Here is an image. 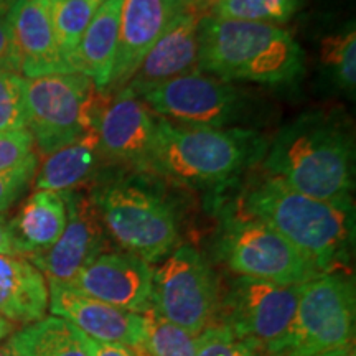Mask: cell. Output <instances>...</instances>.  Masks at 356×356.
<instances>
[{
    "mask_svg": "<svg viewBox=\"0 0 356 356\" xmlns=\"http://www.w3.org/2000/svg\"><path fill=\"white\" fill-rule=\"evenodd\" d=\"M198 70L225 81L289 84L304 71V51L279 25L204 15L198 26Z\"/></svg>",
    "mask_w": 356,
    "mask_h": 356,
    "instance_id": "277c9868",
    "label": "cell"
},
{
    "mask_svg": "<svg viewBox=\"0 0 356 356\" xmlns=\"http://www.w3.org/2000/svg\"><path fill=\"white\" fill-rule=\"evenodd\" d=\"M99 6V0H50L56 43L70 73H74L78 47Z\"/></svg>",
    "mask_w": 356,
    "mask_h": 356,
    "instance_id": "cb8c5ba5",
    "label": "cell"
},
{
    "mask_svg": "<svg viewBox=\"0 0 356 356\" xmlns=\"http://www.w3.org/2000/svg\"><path fill=\"white\" fill-rule=\"evenodd\" d=\"M17 2L19 0H0V19H6Z\"/></svg>",
    "mask_w": 356,
    "mask_h": 356,
    "instance_id": "e575fe53",
    "label": "cell"
},
{
    "mask_svg": "<svg viewBox=\"0 0 356 356\" xmlns=\"http://www.w3.org/2000/svg\"><path fill=\"white\" fill-rule=\"evenodd\" d=\"M144 315V340L140 351L145 356H195L198 335L163 318L154 309Z\"/></svg>",
    "mask_w": 356,
    "mask_h": 356,
    "instance_id": "484cf974",
    "label": "cell"
},
{
    "mask_svg": "<svg viewBox=\"0 0 356 356\" xmlns=\"http://www.w3.org/2000/svg\"><path fill=\"white\" fill-rule=\"evenodd\" d=\"M10 356H89L84 333L60 317H43L24 325L8 338Z\"/></svg>",
    "mask_w": 356,
    "mask_h": 356,
    "instance_id": "603a6c76",
    "label": "cell"
},
{
    "mask_svg": "<svg viewBox=\"0 0 356 356\" xmlns=\"http://www.w3.org/2000/svg\"><path fill=\"white\" fill-rule=\"evenodd\" d=\"M154 269L126 251L102 252L84 266L68 286L118 309L145 314L152 309Z\"/></svg>",
    "mask_w": 356,
    "mask_h": 356,
    "instance_id": "5bb4252c",
    "label": "cell"
},
{
    "mask_svg": "<svg viewBox=\"0 0 356 356\" xmlns=\"http://www.w3.org/2000/svg\"><path fill=\"white\" fill-rule=\"evenodd\" d=\"M68 220L58 241L47 251L29 256L48 280L68 284L84 266L104 252L106 229L89 197L78 191L61 193Z\"/></svg>",
    "mask_w": 356,
    "mask_h": 356,
    "instance_id": "4fadbf2b",
    "label": "cell"
},
{
    "mask_svg": "<svg viewBox=\"0 0 356 356\" xmlns=\"http://www.w3.org/2000/svg\"><path fill=\"white\" fill-rule=\"evenodd\" d=\"M195 356H266L243 338L236 337L226 325H210L198 335Z\"/></svg>",
    "mask_w": 356,
    "mask_h": 356,
    "instance_id": "f1b7e54d",
    "label": "cell"
},
{
    "mask_svg": "<svg viewBox=\"0 0 356 356\" xmlns=\"http://www.w3.org/2000/svg\"><path fill=\"white\" fill-rule=\"evenodd\" d=\"M12 332V323H8L7 320L0 318V341L6 340V338L10 335Z\"/></svg>",
    "mask_w": 356,
    "mask_h": 356,
    "instance_id": "d590c367",
    "label": "cell"
},
{
    "mask_svg": "<svg viewBox=\"0 0 356 356\" xmlns=\"http://www.w3.org/2000/svg\"><path fill=\"white\" fill-rule=\"evenodd\" d=\"M37 173V155L26 159L12 170L0 172V213L8 210L26 190Z\"/></svg>",
    "mask_w": 356,
    "mask_h": 356,
    "instance_id": "f546056e",
    "label": "cell"
},
{
    "mask_svg": "<svg viewBox=\"0 0 356 356\" xmlns=\"http://www.w3.org/2000/svg\"><path fill=\"white\" fill-rule=\"evenodd\" d=\"M299 299L300 286H280L238 275L218 305L221 325L266 356H279L291 335Z\"/></svg>",
    "mask_w": 356,
    "mask_h": 356,
    "instance_id": "9c48e42d",
    "label": "cell"
},
{
    "mask_svg": "<svg viewBox=\"0 0 356 356\" xmlns=\"http://www.w3.org/2000/svg\"><path fill=\"white\" fill-rule=\"evenodd\" d=\"M238 203L236 211L277 231L322 274L340 273L348 266L355 244L353 200L309 197L259 168L248 177Z\"/></svg>",
    "mask_w": 356,
    "mask_h": 356,
    "instance_id": "6da1fadb",
    "label": "cell"
},
{
    "mask_svg": "<svg viewBox=\"0 0 356 356\" xmlns=\"http://www.w3.org/2000/svg\"><path fill=\"white\" fill-rule=\"evenodd\" d=\"M355 284L343 273H325L300 286L291 335L279 356H322L353 343Z\"/></svg>",
    "mask_w": 356,
    "mask_h": 356,
    "instance_id": "ba28073f",
    "label": "cell"
},
{
    "mask_svg": "<svg viewBox=\"0 0 356 356\" xmlns=\"http://www.w3.org/2000/svg\"><path fill=\"white\" fill-rule=\"evenodd\" d=\"M267 144L252 129H195L157 118L147 173L177 185L222 190L259 165Z\"/></svg>",
    "mask_w": 356,
    "mask_h": 356,
    "instance_id": "3957f363",
    "label": "cell"
},
{
    "mask_svg": "<svg viewBox=\"0 0 356 356\" xmlns=\"http://www.w3.org/2000/svg\"><path fill=\"white\" fill-rule=\"evenodd\" d=\"M26 129L25 78L0 71V132Z\"/></svg>",
    "mask_w": 356,
    "mask_h": 356,
    "instance_id": "83f0119b",
    "label": "cell"
},
{
    "mask_svg": "<svg viewBox=\"0 0 356 356\" xmlns=\"http://www.w3.org/2000/svg\"><path fill=\"white\" fill-rule=\"evenodd\" d=\"M102 96L81 73L25 78L26 127L38 149L50 155L96 126Z\"/></svg>",
    "mask_w": 356,
    "mask_h": 356,
    "instance_id": "8992f818",
    "label": "cell"
},
{
    "mask_svg": "<svg viewBox=\"0 0 356 356\" xmlns=\"http://www.w3.org/2000/svg\"><path fill=\"white\" fill-rule=\"evenodd\" d=\"M159 118L195 129H225L241 121L246 96L234 86L203 71H191L167 81L129 86Z\"/></svg>",
    "mask_w": 356,
    "mask_h": 356,
    "instance_id": "30bf717a",
    "label": "cell"
},
{
    "mask_svg": "<svg viewBox=\"0 0 356 356\" xmlns=\"http://www.w3.org/2000/svg\"><path fill=\"white\" fill-rule=\"evenodd\" d=\"M68 213L61 193L37 190L25 200L10 229L19 256H33L47 251L63 233Z\"/></svg>",
    "mask_w": 356,
    "mask_h": 356,
    "instance_id": "44dd1931",
    "label": "cell"
},
{
    "mask_svg": "<svg viewBox=\"0 0 356 356\" xmlns=\"http://www.w3.org/2000/svg\"><path fill=\"white\" fill-rule=\"evenodd\" d=\"M190 6V0H122L118 53L106 95L127 86L147 51Z\"/></svg>",
    "mask_w": 356,
    "mask_h": 356,
    "instance_id": "9a60e30c",
    "label": "cell"
},
{
    "mask_svg": "<svg viewBox=\"0 0 356 356\" xmlns=\"http://www.w3.org/2000/svg\"><path fill=\"white\" fill-rule=\"evenodd\" d=\"M89 200L111 238L122 251L149 264L160 262L178 244L177 208L149 173L114 177L92 188Z\"/></svg>",
    "mask_w": 356,
    "mask_h": 356,
    "instance_id": "5b68a950",
    "label": "cell"
},
{
    "mask_svg": "<svg viewBox=\"0 0 356 356\" xmlns=\"http://www.w3.org/2000/svg\"><path fill=\"white\" fill-rule=\"evenodd\" d=\"M6 19L12 32L19 73L25 78L70 73L56 43L50 0H19Z\"/></svg>",
    "mask_w": 356,
    "mask_h": 356,
    "instance_id": "e0dca14e",
    "label": "cell"
},
{
    "mask_svg": "<svg viewBox=\"0 0 356 356\" xmlns=\"http://www.w3.org/2000/svg\"><path fill=\"white\" fill-rule=\"evenodd\" d=\"M0 356H10V355L7 353L6 348H0Z\"/></svg>",
    "mask_w": 356,
    "mask_h": 356,
    "instance_id": "f35d334b",
    "label": "cell"
},
{
    "mask_svg": "<svg viewBox=\"0 0 356 356\" xmlns=\"http://www.w3.org/2000/svg\"><path fill=\"white\" fill-rule=\"evenodd\" d=\"M0 71L19 73V61H17L12 32L7 19H0Z\"/></svg>",
    "mask_w": 356,
    "mask_h": 356,
    "instance_id": "1f68e13d",
    "label": "cell"
},
{
    "mask_svg": "<svg viewBox=\"0 0 356 356\" xmlns=\"http://www.w3.org/2000/svg\"><path fill=\"white\" fill-rule=\"evenodd\" d=\"M33 137L29 129L0 132V172L22 165L33 155Z\"/></svg>",
    "mask_w": 356,
    "mask_h": 356,
    "instance_id": "4dcf8cb0",
    "label": "cell"
},
{
    "mask_svg": "<svg viewBox=\"0 0 356 356\" xmlns=\"http://www.w3.org/2000/svg\"><path fill=\"white\" fill-rule=\"evenodd\" d=\"M203 15V7H186L147 51L127 86L162 83L198 71V26Z\"/></svg>",
    "mask_w": 356,
    "mask_h": 356,
    "instance_id": "ac0fdd59",
    "label": "cell"
},
{
    "mask_svg": "<svg viewBox=\"0 0 356 356\" xmlns=\"http://www.w3.org/2000/svg\"><path fill=\"white\" fill-rule=\"evenodd\" d=\"M216 251L222 264L239 277L302 286L322 274L304 252L277 231L236 210L222 218Z\"/></svg>",
    "mask_w": 356,
    "mask_h": 356,
    "instance_id": "52a82bcc",
    "label": "cell"
},
{
    "mask_svg": "<svg viewBox=\"0 0 356 356\" xmlns=\"http://www.w3.org/2000/svg\"><path fill=\"white\" fill-rule=\"evenodd\" d=\"M48 307L55 317L65 318L88 338L142 348L144 315L92 299L56 280H48Z\"/></svg>",
    "mask_w": 356,
    "mask_h": 356,
    "instance_id": "2e32d148",
    "label": "cell"
},
{
    "mask_svg": "<svg viewBox=\"0 0 356 356\" xmlns=\"http://www.w3.org/2000/svg\"><path fill=\"white\" fill-rule=\"evenodd\" d=\"M99 134L96 126L56 152L47 155L38 173H35V188L44 191H76L99 170L102 162Z\"/></svg>",
    "mask_w": 356,
    "mask_h": 356,
    "instance_id": "7402d4cb",
    "label": "cell"
},
{
    "mask_svg": "<svg viewBox=\"0 0 356 356\" xmlns=\"http://www.w3.org/2000/svg\"><path fill=\"white\" fill-rule=\"evenodd\" d=\"M328 356H356L355 343L345 346V348H341V350H338V351H333V353H330Z\"/></svg>",
    "mask_w": 356,
    "mask_h": 356,
    "instance_id": "8d00e7d4",
    "label": "cell"
},
{
    "mask_svg": "<svg viewBox=\"0 0 356 356\" xmlns=\"http://www.w3.org/2000/svg\"><path fill=\"white\" fill-rule=\"evenodd\" d=\"M99 2H101V3H102V2H106V0H99Z\"/></svg>",
    "mask_w": 356,
    "mask_h": 356,
    "instance_id": "ab89813d",
    "label": "cell"
},
{
    "mask_svg": "<svg viewBox=\"0 0 356 356\" xmlns=\"http://www.w3.org/2000/svg\"><path fill=\"white\" fill-rule=\"evenodd\" d=\"M259 168L309 197L353 200V131L340 114L309 111L275 134Z\"/></svg>",
    "mask_w": 356,
    "mask_h": 356,
    "instance_id": "7a4b0ae2",
    "label": "cell"
},
{
    "mask_svg": "<svg viewBox=\"0 0 356 356\" xmlns=\"http://www.w3.org/2000/svg\"><path fill=\"white\" fill-rule=\"evenodd\" d=\"M0 254L6 256H19L17 252L15 241H13L10 221L0 213Z\"/></svg>",
    "mask_w": 356,
    "mask_h": 356,
    "instance_id": "836d02e7",
    "label": "cell"
},
{
    "mask_svg": "<svg viewBox=\"0 0 356 356\" xmlns=\"http://www.w3.org/2000/svg\"><path fill=\"white\" fill-rule=\"evenodd\" d=\"M191 3H193V6H198V7H203L204 10H207V7L208 6H211L213 2H216V0H190Z\"/></svg>",
    "mask_w": 356,
    "mask_h": 356,
    "instance_id": "74e56055",
    "label": "cell"
},
{
    "mask_svg": "<svg viewBox=\"0 0 356 356\" xmlns=\"http://www.w3.org/2000/svg\"><path fill=\"white\" fill-rule=\"evenodd\" d=\"M323 63L330 70L337 86L353 92L356 86V33L351 25L345 32L327 38L322 47Z\"/></svg>",
    "mask_w": 356,
    "mask_h": 356,
    "instance_id": "4316f807",
    "label": "cell"
},
{
    "mask_svg": "<svg viewBox=\"0 0 356 356\" xmlns=\"http://www.w3.org/2000/svg\"><path fill=\"white\" fill-rule=\"evenodd\" d=\"M84 343H86L89 356H145L142 351L134 350L131 346L121 343H106V341H97L84 335Z\"/></svg>",
    "mask_w": 356,
    "mask_h": 356,
    "instance_id": "d6a6232c",
    "label": "cell"
},
{
    "mask_svg": "<svg viewBox=\"0 0 356 356\" xmlns=\"http://www.w3.org/2000/svg\"><path fill=\"white\" fill-rule=\"evenodd\" d=\"M328 355H330V353H327V355H322V356H328Z\"/></svg>",
    "mask_w": 356,
    "mask_h": 356,
    "instance_id": "60d3db41",
    "label": "cell"
},
{
    "mask_svg": "<svg viewBox=\"0 0 356 356\" xmlns=\"http://www.w3.org/2000/svg\"><path fill=\"white\" fill-rule=\"evenodd\" d=\"M47 309L44 275L25 257L0 254V318L30 325L42 320Z\"/></svg>",
    "mask_w": 356,
    "mask_h": 356,
    "instance_id": "d6986e66",
    "label": "cell"
},
{
    "mask_svg": "<svg viewBox=\"0 0 356 356\" xmlns=\"http://www.w3.org/2000/svg\"><path fill=\"white\" fill-rule=\"evenodd\" d=\"M302 0H216L207 7V15L252 24H286L299 12Z\"/></svg>",
    "mask_w": 356,
    "mask_h": 356,
    "instance_id": "d4e9b609",
    "label": "cell"
},
{
    "mask_svg": "<svg viewBox=\"0 0 356 356\" xmlns=\"http://www.w3.org/2000/svg\"><path fill=\"white\" fill-rule=\"evenodd\" d=\"M122 0H106L84 32L74 60V73L91 79L97 91L106 95L113 74L119 43Z\"/></svg>",
    "mask_w": 356,
    "mask_h": 356,
    "instance_id": "ffe728a7",
    "label": "cell"
},
{
    "mask_svg": "<svg viewBox=\"0 0 356 356\" xmlns=\"http://www.w3.org/2000/svg\"><path fill=\"white\" fill-rule=\"evenodd\" d=\"M157 118L131 88L114 92L102 106L96 129L102 159L114 165L147 173Z\"/></svg>",
    "mask_w": 356,
    "mask_h": 356,
    "instance_id": "7c38bea8",
    "label": "cell"
},
{
    "mask_svg": "<svg viewBox=\"0 0 356 356\" xmlns=\"http://www.w3.org/2000/svg\"><path fill=\"white\" fill-rule=\"evenodd\" d=\"M218 279L207 259L190 244L177 246L154 269L152 309L200 335L218 312Z\"/></svg>",
    "mask_w": 356,
    "mask_h": 356,
    "instance_id": "8fae6325",
    "label": "cell"
}]
</instances>
